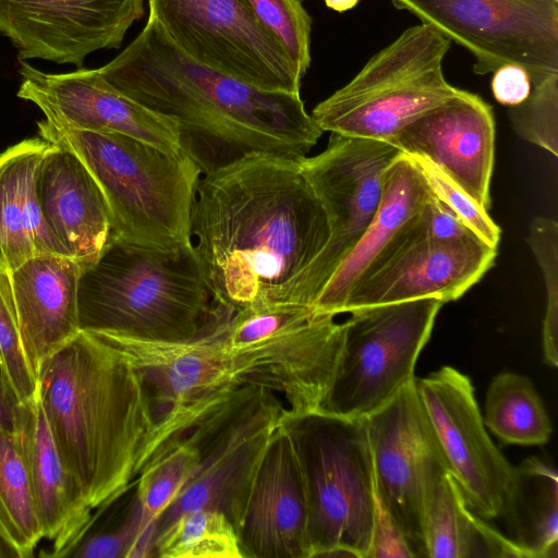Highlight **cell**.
Wrapping results in <instances>:
<instances>
[{
	"label": "cell",
	"instance_id": "obj_1",
	"mask_svg": "<svg viewBox=\"0 0 558 558\" xmlns=\"http://www.w3.org/2000/svg\"><path fill=\"white\" fill-rule=\"evenodd\" d=\"M300 160L252 153L198 181L193 245L216 301L233 312L279 302L329 240L327 213Z\"/></svg>",
	"mask_w": 558,
	"mask_h": 558
},
{
	"label": "cell",
	"instance_id": "obj_2",
	"mask_svg": "<svg viewBox=\"0 0 558 558\" xmlns=\"http://www.w3.org/2000/svg\"><path fill=\"white\" fill-rule=\"evenodd\" d=\"M99 71L118 90L178 124L181 150L202 174L252 153L301 159L323 134L300 94L262 90L201 65L150 17Z\"/></svg>",
	"mask_w": 558,
	"mask_h": 558
},
{
	"label": "cell",
	"instance_id": "obj_3",
	"mask_svg": "<svg viewBox=\"0 0 558 558\" xmlns=\"http://www.w3.org/2000/svg\"><path fill=\"white\" fill-rule=\"evenodd\" d=\"M37 395L89 509L137 477L156 424L138 373L112 345L80 330L41 365Z\"/></svg>",
	"mask_w": 558,
	"mask_h": 558
},
{
	"label": "cell",
	"instance_id": "obj_4",
	"mask_svg": "<svg viewBox=\"0 0 558 558\" xmlns=\"http://www.w3.org/2000/svg\"><path fill=\"white\" fill-rule=\"evenodd\" d=\"M80 330L163 342L208 335L233 311L220 305L193 245L162 248L110 238L81 268Z\"/></svg>",
	"mask_w": 558,
	"mask_h": 558
},
{
	"label": "cell",
	"instance_id": "obj_5",
	"mask_svg": "<svg viewBox=\"0 0 558 558\" xmlns=\"http://www.w3.org/2000/svg\"><path fill=\"white\" fill-rule=\"evenodd\" d=\"M37 128L41 138L74 153L92 173L108 204L112 238L162 248L192 242L191 214L202 172L186 153L46 119Z\"/></svg>",
	"mask_w": 558,
	"mask_h": 558
},
{
	"label": "cell",
	"instance_id": "obj_6",
	"mask_svg": "<svg viewBox=\"0 0 558 558\" xmlns=\"http://www.w3.org/2000/svg\"><path fill=\"white\" fill-rule=\"evenodd\" d=\"M279 424L292 440L303 475L308 558L339 546L366 558L377 490L363 420L322 411L292 414L284 408Z\"/></svg>",
	"mask_w": 558,
	"mask_h": 558
},
{
	"label": "cell",
	"instance_id": "obj_7",
	"mask_svg": "<svg viewBox=\"0 0 558 558\" xmlns=\"http://www.w3.org/2000/svg\"><path fill=\"white\" fill-rule=\"evenodd\" d=\"M335 317L287 302L247 306L223 327L221 349L243 385L282 395L289 413L319 411L344 341Z\"/></svg>",
	"mask_w": 558,
	"mask_h": 558
},
{
	"label": "cell",
	"instance_id": "obj_8",
	"mask_svg": "<svg viewBox=\"0 0 558 558\" xmlns=\"http://www.w3.org/2000/svg\"><path fill=\"white\" fill-rule=\"evenodd\" d=\"M450 46L428 25L407 28L350 82L317 104L312 118L323 132L388 143L426 111L465 92L444 75Z\"/></svg>",
	"mask_w": 558,
	"mask_h": 558
},
{
	"label": "cell",
	"instance_id": "obj_9",
	"mask_svg": "<svg viewBox=\"0 0 558 558\" xmlns=\"http://www.w3.org/2000/svg\"><path fill=\"white\" fill-rule=\"evenodd\" d=\"M445 302L437 298L363 307L344 322V341L319 411L363 420L415 379L414 368Z\"/></svg>",
	"mask_w": 558,
	"mask_h": 558
},
{
	"label": "cell",
	"instance_id": "obj_10",
	"mask_svg": "<svg viewBox=\"0 0 558 558\" xmlns=\"http://www.w3.org/2000/svg\"><path fill=\"white\" fill-rule=\"evenodd\" d=\"M284 408L272 390L244 384L183 432L199 451L198 469L157 520L155 539L183 513L218 510L231 519Z\"/></svg>",
	"mask_w": 558,
	"mask_h": 558
},
{
	"label": "cell",
	"instance_id": "obj_11",
	"mask_svg": "<svg viewBox=\"0 0 558 558\" xmlns=\"http://www.w3.org/2000/svg\"><path fill=\"white\" fill-rule=\"evenodd\" d=\"M400 155L386 142L331 133L325 150L301 158L302 172L327 213L330 236L318 256L287 286L279 302L312 308L376 215L386 171Z\"/></svg>",
	"mask_w": 558,
	"mask_h": 558
},
{
	"label": "cell",
	"instance_id": "obj_12",
	"mask_svg": "<svg viewBox=\"0 0 558 558\" xmlns=\"http://www.w3.org/2000/svg\"><path fill=\"white\" fill-rule=\"evenodd\" d=\"M155 20L190 59L266 92L300 94L302 76L245 0H147Z\"/></svg>",
	"mask_w": 558,
	"mask_h": 558
},
{
	"label": "cell",
	"instance_id": "obj_13",
	"mask_svg": "<svg viewBox=\"0 0 558 558\" xmlns=\"http://www.w3.org/2000/svg\"><path fill=\"white\" fill-rule=\"evenodd\" d=\"M474 57L476 74L506 64L536 84L558 74V0H390Z\"/></svg>",
	"mask_w": 558,
	"mask_h": 558
},
{
	"label": "cell",
	"instance_id": "obj_14",
	"mask_svg": "<svg viewBox=\"0 0 558 558\" xmlns=\"http://www.w3.org/2000/svg\"><path fill=\"white\" fill-rule=\"evenodd\" d=\"M229 319L208 335L182 342L94 333L131 363L145 387L156 424L147 461L219 399L243 385L220 344Z\"/></svg>",
	"mask_w": 558,
	"mask_h": 558
},
{
	"label": "cell",
	"instance_id": "obj_15",
	"mask_svg": "<svg viewBox=\"0 0 558 558\" xmlns=\"http://www.w3.org/2000/svg\"><path fill=\"white\" fill-rule=\"evenodd\" d=\"M415 384L466 505L485 520L504 515L514 487L515 468L488 436L470 378L452 366H442L415 378Z\"/></svg>",
	"mask_w": 558,
	"mask_h": 558
},
{
	"label": "cell",
	"instance_id": "obj_16",
	"mask_svg": "<svg viewBox=\"0 0 558 558\" xmlns=\"http://www.w3.org/2000/svg\"><path fill=\"white\" fill-rule=\"evenodd\" d=\"M363 422L377 494L417 557V549H423L426 501L438 481L450 472L422 407L415 379Z\"/></svg>",
	"mask_w": 558,
	"mask_h": 558
},
{
	"label": "cell",
	"instance_id": "obj_17",
	"mask_svg": "<svg viewBox=\"0 0 558 558\" xmlns=\"http://www.w3.org/2000/svg\"><path fill=\"white\" fill-rule=\"evenodd\" d=\"M144 14V0H0V35L20 60L83 65L101 49L120 48Z\"/></svg>",
	"mask_w": 558,
	"mask_h": 558
},
{
	"label": "cell",
	"instance_id": "obj_18",
	"mask_svg": "<svg viewBox=\"0 0 558 558\" xmlns=\"http://www.w3.org/2000/svg\"><path fill=\"white\" fill-rule=\"evenodd\" d=\"M20 61L16 96L36 105L47 121L70 129L119 133L168 153L181 151L178 124L118 90L99 69L54 74Z\"/></svg>",
	"mask_w": 558,
	"mask_h": 558
},
{
	"label": "cell",
	"instance_id": "obj_19",
	"mask_svg": "<svg viewBox=\"0 0 558 558\" xmlns=\"http://www.w3.org/2000/svg\"><path fill=\"white\" fill-rule=\"evenodd\" d=\"M400 233L352 289L342 313L423 298L456 301L481 280L497 256V248L482 240L408 241Z\"/></svg>",
	"mask_w": 558,
	"mask_h": 558
},
{
	"label": "cell",
	"instance_id": "obj_20",
	"mask_svg": "<svg viewBox=\"0 0 558 558\" xmlns=\"http://www.w3.org/2000/svg\"><path fill=\"white\" fill-rule=\"evenodd\" d=\"M242 558H308L307 499L292 440L279 424L230 519Z\"/></svg>",
	"mask_w": 558,
	"mask_h": 558
},
{
	"label": "cell",
	"instance_id": "obj_21",
	"mask_svg": "<svg viewBox=\"0 0 558 558\" xmlns=\"http://www.w3.org/2000/svg\"><path fill=\"white\" fill-rule=\"evenodd\" d=\"M389 144L407 155L422 156L490 209L495 161V119L492 106L465 90L404 126Z\"/></svg>",
	"mask_w": 558,
	"mask_h": 558
},
{
	"label": "cell",
	"instance_id": "obj_22",
	"mask_svg": "<svg viewBox=\"0 0 558 558\" xmlns=\"http://www.w3.org/2000/svg\"><path fill=\"white\" fill-rule=\"evenodd\" d=\"M37 194L44 219L66 255L81 268L93 264L111 238V216L86 166L71 150L51 144Z\"/></svg>",
	"mask_w": 558,
	"mask_h": 558
},
{
	"label": "cell",
	"instance_id": "obj_23",
	"mask_svg": "<svg viewBox=\"0 0 558 558\" xmlns=\"http://www.w3.org/2000/svg\"><path fill=\"white\" fill-rule=\"evenodd\" d=\"M81 266L63 255L34 256L9 275L20 335L36 375L44 362L80 332Z\"/></svg>",
	"mask_w": 558,
	"mask_h": 558
},
{
	"label": "cell",
	"instance_id": "obj_24",
	"mask_svg": "<svg viewBox=\"0 0 558 558\" xmlns=\"http://www.w3.org/2000/svg\"><path fill=\"white\" fill-rule=\"evenodd\" d=\"M14 429L26 462L43 536L51 542V550L41 556L59 557L93 510L63 463L38 395L20 403Z\"/></svg>",
	"mask_w": 558,
	"mask_h": 558
},
{
	"label": "cell",
	"instance_id": "obj_25",
	"mask_svg": "<svg viewBox=\"0 0 558 558\" xmlns=\"http://www.w3.org/2000/svg\"><path fill=\"white\" fill-rule=\"evenodd\" d=\"M432 196L433 193L423 174L410 158L401 153L386 171L381 201L376 215L359 242L319 291L312 305L313 313L333 316L342 314L352 289Z\"/></svg>",
	"mask_w": 558,
	"mask_h": 558
},
{
	"label": "cell",
	"instance_id": "obj_26",
	"mask_svg": "<svg viewBox=\"0 0 558 558\" xmlns=\"http://www.w3.org/2000/svg\"><path fill=\"white\" fill-rule=\"evenodd\" d=\"M50 147L38 136L0 153V270L8 274L34 256H68L44 219L37 194Z\"/></svg>",
	"mask_w": 558,
	"mask_h": 558
},
{
	"label": "cell",
	"instance_id": "obj_27",
	"mask_svg": "<svg viewBox=\"0 0 558 558\" xmlns=\"http://www.w3.org/2000/svg\"><path fill=\"white\" fill-rule=\"evenodd\" d=\"M422 553L430 558H530L475 514L450 473L435 485L426 501L422 522Z\"/></svg>",
	"mask_w": 558,
	"mask_h": 558
},
{
	"label": "cell",
	"instance_id": "obj_28",
	"mask_svg": "<svg viewBox=\"0 0 558 558\" xmlns=\"http://www.w3.org/2000/svg\"><path fill=\"white\" fill-rule=\"evenodd\" d=\"M94 510L96 512H92L86 524L59 557H153L156 531L144 522L136 480Z\"/></svg>",
	"mask_w": 558,
	"mask_h": 558
},
{
	"label": "cell",
	"instance_id": "obj_29",
	"mask_svg": "<svg viewBox=\"0 0 558 558\" xmlns=\"http://www.w3.org/2000/svg\"><path fill=\"white\" fill-rule=\"evenodd\" d=\"M511 518L515 543L530 558L558 557V476L548 463L526 459L515 468V483L504 513Z\"/></svg>",
	"mask_w": 558,
	"mask_h": 558
},
{
	"label": "cell",
	"instance_id": "obj_30",
	"mask_svg": "<svg viewBox=\"0 0 558 558\" xmlns=\"http://www.w3.org/2000/svg\"><path fill=\"white\" fill-rule=\"evenodd\" d=\"M43 538L19 437L0 424V541L15 558H26Z\"/></svg>",
	"mask_w": 558,
	"mask_h": 558
},
{
	"label": "cell",
	"instance_id": "obj_31",
	"mask_svg": "<svg viewBox=\"0 0 558 558\" xmlns=\"http://www.w3.org/2000/svg\"><path fill=\"white\" fill-rule=\"evenodd\" d=\"M484 424L501 441L541 446L553 426L534 385L525 375L504 372L492 380L485 400Z\"/></svg>",
	"mask_w": 558,
	"mask_h": 558
},
{
	"label": "cell",
	"instance_id": "obj_32",
	"mask_svg": "<svg viewBox=\"0 0 558 558\" xmlns=\"http://www.w3.org/2000/svg\"><path fill=\"white\" fill-rule=\"evenodd\" d=\"M153 557L242 558L235 530L218 510L183 513L156 537Z\"/></svg>",
	"mask_w": 558,
	"mask_h": 558
},
{
	"label": "cell",
	"instance_id": "obj_33",
	"mask_svg": "<svg viewBox=\"0 0 558 558\" xmlns=\"http://www.w3.org/2000/svg\"><path fill=\"white\" fill-rule=\"evenodd\" d=\"M199 459L195 442L185 434L150 457L135 478L147 526H154L156 531L159 517L195 475Z\"/></svg>",
	"mask_w": 558,
	"mask_h": 558
},
{
	"label": "cell",
	"instance_id": "obj_34",
	"mask_svg": "<svg viewBox=\"0 0 558 558\" xmlns=\"http://www.w3.org/2000/svg\"><path fill=\"white\" fill-rule=\"evenodd\" d=\"M527 243L541 268L546 290L542 347L546 363L558 364V225L554 219L536 217L530 226Z\"/></svg>",
	"mask_w": 558,
	"mask_h": 558
},
{
	"label": "cell",
	"instance_id": "obj_35",
	"mask_svg": "<svg viewBox=\"0 0 558 558\" xmlns=\"http://www.w3.org/2000/svg\"><path fill=\"white\" fill-rule=\"evenodd\" d=\"M257 20L280 41L304 77L311 65L312 17L301 0H245Z\"/></svg>",
	"mask_w": 558,
	"mask_h": 558
},
{
	"label": "cell",
	"instance_id": "obj_36",
	"mask_svg": "<svg viewBox=\"0 0 558 558\" xmlns=\"http://www.w3.org/2000/svg\"><path fill=\"white\" fill-rule=\"evenodd\" d=\"M0 366L20 403L37 395V377L22 343L10 275L0 270Z\"/></svg>",
	"mask_w": 558,
	"mask_h": 558
},
{
	"label": "cell",
	"instance_id": "obj_37",
	"mask_svg": "<svg viewBox=\"0 0 558 558\" xmlns=\"http://www.w3.org/2000/svg\"><path fill=\"white\" fill-rule=\"evenodd\" d=\"M508 113L521 138L558 156V74L533 84L529 97Z\"/></svg>",
	"mask_w": 558,
	"mask_h": 558
},
{
	"label": "cell",
	"instance_id": "obj_38",
	"mask_svg": "<svg viewBox=\"0 0 558 558\" xmlns=\"http://www.w3.org/2000/svg\"><path fill=\"white\" fill-rule=\"evenodd\" d=\"M407 156L423 174L434 196L454 213L482 241L497 248L501 229L490 218L488 210L432 161L417 155Z\"/></svg>",
	"mask_w": 558,
	"mask_h": 558
},
{
	"label": "cell",
	"instance_id": "obj_39",
	"mask_svg": "<svg viewBox=\"0 0 558 558\" xmlns=\"http://www.w3.org/2000/svg\"><path fill=\"white\" fill-rule=\"evenodd\" d=\"M414 557L416 555L407 536L377 494L371 545L366 558Z\"/></svg>",
	"mask_w": 558,
	"mask_h": 558
},
{
	"label": "cell",
	"instance_id": "obj_40",
	"mask_svg": "<svg viewBox=\"0 0 558 558\" xmlns=\"http://www.w3.org/2000/svg\"><path fill=\"white\" fill-rule=\"evenodd\" d=\"M420 219L429 241L454 243L481 240L434 194L421 209Z\"/></svg>",
	"mask_w": 558,
	"mask_h": 558
},
{
	"label": "cell",
	"instance_id": "obj_41",
	"mask_svg": "<svg viewBox=\"0 0 558 558\" xmlns=\"http://www.w3.org/2000/svg\"><path fill=\"white\" fill-rule=\"evenodd\" d=\"M492 92L501 105L513 107L530 95L532 84L527 72L515 64H506L493 72Z\"/></svg>",
	"mask_w": 558,
	"mask_h": 558
},
{
	"label": "cell",
	"instance_id": "obj_42",
	"mask_svg": "<svg viewBox=\"0 0 558 558\" xmlns=\"http://www.w3.org/2000/svg\"><path fill=\"white\" fill-rule=\"evenodd\" d=\"M20 402L0 366V424L14 429Z\"/></svg>",
	"mask_w": 558,
	"mask_h": 558
},
{
	"label": "cell",
	"instance_id": "obj_43",
	"mask_svg": "<svg viewBox=\"0 0 558 558\" xmlns=\"http://www.w3.org/2000/svg\"><path fill=\"white\" fill-rule=\"evenodd\" d=\"M325 4L337 12H344L353 9L360 0H324Z\"/></svg>",
	"mask_w": 558,
	"mask_h": 558
},
{
	"label": "cell",
	"instance_id": "obj_44",
	"mask_svg": "<svg viewBox=\"0 0 558 558\" xmlns=\"http://www.w3.org/2000/svg\"><path fill=\"white\" fill-rule=\"evenodd\" d=\"M14 557L7 546L0 541V558Z\"/></svg>",
	"mask_w": 558,
	"mask_h": 558
}]
</instances>
